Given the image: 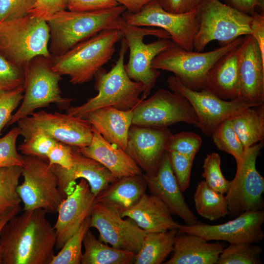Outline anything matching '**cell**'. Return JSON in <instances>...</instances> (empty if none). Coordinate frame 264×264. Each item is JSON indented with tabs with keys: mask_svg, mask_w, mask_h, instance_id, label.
Instances as JSON below:
<instances>
[{
	"mask_svg": "<svg viewBox=\"0 0 264 264\" xmlns=\"http://www.w3.org/2000/svg\"><path fill=\"white\" fill-rule=\"evenodd\" d=\"M42 209L24 211L13 217L0 234L2 264H50L56 235Z\"/></svg>",
	"mask_w": 264,
	"mask_h": 264,
	"instance_id": "cell-1",
	"label": "cell"
},
{
	"mask_svg": "<svg viewBox=\"0 0 264 264\" xmlns=\"http://www.w3.org/2000/svg\"><path fill=\"white\" fill-rule=\"evenodd\" d=\"M127 10L121 5L110 8L79 12L65 10L46 22L50 32L49 50L51 57L61 55L78 44L106 30H119L122 15Z\"/></svg>",
	"mask_w": 264,
	"mask_h": 264,
	"instance_id": "cell-2",
	"label": "cell"
},
{
	"mask_svg": "<svg viewBox=\"0 0 264 264\" xmlns=\"http://www.w3.org/2000/svg\"><path fill=\"white\" fill-rule=\"evenodd\" d=\"M128 49L127 42L123 37L114 65L109 72L101 68L94 76L97 94L80 106L68 108L67 114L85 118L96 110L106 107L133 110L141 101L140 95L144 90L143 85L132 80L125 69L124 59Z\"/></svg>",
	"mask_w": 264,
	"mask_h": 264,
	"instance_id": "cell-3",
	"label": "cell"
},
{
	"mask_svg": "<svg viewBox=\"0 0 264 264\" xmlns=\"http://www.w3.org/2000/svg\"><path fill=\"white\" fill-rule=\"evenodd\" d=\"M122 38L119 30H103L66 53L51 57L52 68L61 76H68L73 85L88 82L111 59L115 44Z\"/></svg>",
	"mask_w": 264,
	"mask_h": 264,
	"instance_id": "cell-4",
	"label": "cell"
},
{
	"mask_svg": "<svg viewBox=\"0 0 264 264\" xmlns=\"http://www.w3.org/2000/svg\"><path fill=\"white\" fill-rule=\"evenodd\" d=\"M119 30L126 40L130 54L125 65L128 76L141 83L144 90L141 100L150 94L160 75L158 69L152 67L154 58L173 43L169 34L163 29L132 25L123 19Z\"/></svg>",
	"mask_w": 264,
	"mask_h": 264,
	"instance_id": "cell-5",
	"label": "cell"
},
{
	"mask_svg": "<svg viewBox=\"0 0 264 264\" xmlns=\"http://www.w3.org/2000/svg\"><path fill=\"white\" fill-rule=\"evenodd\" d=\"M46 22L29 15L0 22V54L24 69L35 58H51Z\"/></svg>",
	"mask_w": 264,
	"mask_h": 264,
	"instance_id": "cell-6",
	"label": "cell"
},
{
	"mask_svg": "<svg viewBox=\"0 0 264 264\" xmlns=\"http://www.w3.org/2000/svg\"><path fill=\"white\" fill-rule=\"evenodd\" d=\"M242 40L240 37L205 52L187 51L173 42L154 58L152 67L173 72L187 87L200 90L208 73L215 64L227 52L238 47Z\"/></svg>",
	"mask_w": 264,
	"mask_h": 264,
	"instance_id": "cell-7",
	"label": "cell"
},
{
	"mask_svg": "<svg viewBox=\"0 0 264 264\" xmlns=\"http://www.w3.org/2000/svg\"><path fill=\"white\" fill-rule=\"evenodd\" d=\"M198 10L199 27L193 43L195 51H203L214 41L223 45L251 34L252 15L219 0H205Z\"/></svg>",
	"mask_w": 264,
	"mask_h": 264,
	"instance_id": "cell-8",
	"label": "cell"
},
{
	"mask_svg": "<svg viewBox=\"0 0 264 264\" xmlns=\"http://www.w3.org/2000/svg\"><path fill=\"white\" fill-rule=\"evenodd\" d=\"M24 94L22 103L7 124L9 126L26 117L40 108L55 103L62 109H67L73 99L64 97L59 83L61 76L52 67L51 58L39 56L24 69Z\"/></svg>",
	"mask_w": 264,
	"mask_h": 264,
	"instance_id": "cell-9",
	"label": "cell"
},
{
	"mask_svg": "<svg viewBox=\"0 0 264 264\" xmlns=\"http://www.w3.org/2000/svg\"><path fill=\"white\" fill-rule=\"evenodd\" d=\"M22 175L23 181L17 191L23 204V210L42 209L57 212L64 198L58 187L57 177L48 162L41 158L23 156Z\"/></svg>",
	"mask_w": 264,
	"mask_h": 264,
	"instance_id": "cell-10",
	"label": "cell"
},
{
	"mask_svg": "<svg viewBox=\"0 0 264 264\" xmlns=\"http://www.w3.org/2000/svg\"><path fill=\"white\" fill-rule=\"evenodd\" d=\"M263 146L264 141H261L244 149L242 161L237 166L236 175L226 193L230 218L264 208V178L256 166Z\"/></svg>",
	"mask_w": 264,
	"mask_h": 264,
	"instance_id": "cell-11",
	"label": "cell"
},
{
	"mask_svg": "<svg viewBox=\"0 0 264 264\" xmlns=\"http://www.w3.org/2000/svg\"><path fill=\"white\" fill-rule=\"evenodd\" d=\"M17 123L20 135L24 139L33 134L42 133L56 141L81 148L88 146L93 136L92 127L88 120L67 113L41 110Z\"/></svg>",
	"mask_w": 264,
	"mask_h": 264,
	"instance_id": "cell-12",
	"label": "cell"
},
{
	"mask_svg": "<svg viewBox=\"0 0 264 264\" xmlns=\"http://www.w3.org/2000/svg\"><path fill=\"white\" fill-rule=\"evenodd\" d=\"M198 10L173 13L164 10L157 0H153L138 13L126 10L122 17L130 25L163 29L169 34L175 44L185 50L193 51L194 38L199 27Z\"/></svg>",
	"mask_w": 264,
	"mask_h": 264,
	"instance_id": "cell-13",
	"label": "cell"
},
{
	"mask_svg": "<svg viewBox=\"0 0 264 264\" xmlns=\"http://www.w3.org/2000/svg\"><path fill=\"white\" fill-rule=\"evenodd\" d=\"M132 112L134 125L167 128L179 122L196 127L198 124V118L189 101L180 94L164 88L141 100Z\"/></svg>",
	"mask_w": 264,
	"mask_h": 264,
	"instance_id": "cell-14",
	"label": "cell"
},
{
	"mask_svg": "<svg viewBox=\"0 0 264 264\" xmlns=\"http://www.w3.org/2000/svg\"><path fill=\"white\" fill-rule=\"evenodd\" d=\"M167 83L172 91L180 94L189 101L198 118L197 127L207 136H211L225 120L247 108L253 107L241 99L226 100L205 89H192L175 75L170 76Z\"/></svg>",
	"mask_w": 264,
	"mask_h": 264,
	"instance_id": "cell-15",
	"label": "cell"
},
{
	"mask_svg": "<svg viewBox=\"0 0 264 264\" xmlns=\"http://www.w3.org/2000/svg\"><path fill=\"white\" fill-rule=\"evenodd\" d=\"M263 210L244 212L227 222L210 225L198 222L192 225H180L178 232L196 235L206 241H223L230 244L258 243L264 238L262 226Z\"/></svg>",
	"mask_w": 264,
	"mask_h": 264,
	"instance_id": "cell-16",
	"label": "cell"
},
{
	"mask_svg": "<svg viewBox=\"0 0 264 264\" xmlns=\"http://www.w3.org/2000/svg\"><path fill=\"white\" fill-rule=\"evenodd\" d=\"M119 213L95 202L90 215V226L97 229L99 239L115 248L136 254L147 232L132 219H123Z\"/></svg>",
	"mask_w": 264,
	"mask_h": 264,
	"instance_id": "cell-17",
	"label": "cell"
},
{
	"mask_svg": "<svg viewBox=\"0 0 264 264\" xmlns=\"http://www.w3.org/2000/svg\"><path fill=\"white\" fill-rule=\"evenodd\" d=\"M172 134L167 128L132 125L129 131L125 152L145 174L154 175Z\"/></svg>",
	"mask_w": 264,
	"mask_h": 264,
	"instance_id": "cell-18",
	"label": "cell"
},
{
	"mask_svg": "<svg viewBox=\"0 0 264 264\" xmlns=\"http://www.w3.org/2000/svg\"><path fill=\"white\" fill-rule=\"evenodd\" d=\"M240 48L237 99L252 106L264 104V58L251 35L242 38Z\"/></svg>",
	"mask_w": 264,
	"mask_h": 264,
	"instance_id": "cell-19",
	"label": "cell"
},
{
	"mask_svg": "<svg viewBox=\"0 0 264 264\" xmlns=\"http://www.w3.org/2000/svg\"><path fill=\"white\" fill-rule=\"evenodd\" d=\"M95 198L87 180L81 179L73 191L63 199L53 226L56 235L57 249H61L84 220L90 216Z\"/></svg>",
	"mask_w": 264,
	"mask_h": 264,
	"instance_id": "cell-20",
	"label": "cell"
},
{
	"mask_svg": "<svg viewBox=\"0 0 264 264\" xmlns=\"http://www.w3.org/2000/svg\"><path fill=\"white\" fill-rule=\"evenodd\" d=\"M72 155L73 165L69 169L57 165L50 166L57 177L58 187L64 198L73 191L78 179L87 180L95 196L117 179L103 165L83 155L74 147Z\"/></svg>",
	"mask_w": 264,
	"mask_h": 264,
	"instance_id": "cell-21",
	"label": "cell"
},
{
	"mask_svg": "<svg viewBox=\"0 0 264 264\" xmlns=\"http://www.w3.org/2000/svg\"><path fill=\"white\" fill-rule=\"evenodd\" d=\"M142 175L151 194L161 199L172 215L179 217L186 225L198 223V219L186 202L174 174L169 152H165L155 175Z\"/></svg>",
	"mask_w": 264,
	"mask_h": 264,
	"instance_id": "cell-22",
	"label": "cell"
},
{
	"mask_svg": "<svg viewBox=\"0 0 264 264\" xmlns=\"http://www.w3.org/2000/svg\"><path fill=\"white\" fill-rule=\"evenodd\" d=\"M92 131L90 144L76 147L78 152L101 164L117 178L143 174L142 170L125 151L109 142L93 127Z\"/></svg>",
	"mask_w": 264,
	"mask_h": 264,
	"instance_id": "cell-23",
	"label": "cell"
},
{
	"mask_svg": "<svg viewBox=\"0 0 264 264\" xmlns=\"http://www.w3.org/2000/svg\"><path fill=\"white\" fill-rule=\"evenodd\" d=\"M166 205L158 197L145 193L131 208L121 214L133 220L147 232H165L177 229L180 224L175 220Z\"/></svg>",
	"mask_w": 264,
	"mask_h": 264,
	"instance_id": "cell-24",
	"label": "cell"
},
{
	"mask_svg": "<svg viewBox=\"0 0 264 264\" xmlns=\"http://www.w3.org/2000/svg\"><path fill=\"white\" fill-rule=\"evenodd\" d=\"M224 245L192 234L178 232L170 258L165 264H217Z\"/></svg>",
	"mask_w": 264,
	"mask_h": 264,
	"instance_id": "cell-25",
	"label": "cell"
},
{
	"mask_svg": "<svg viewBox=\"0 0 264 264\" xmlns=\"http://www.w3.org/2000/svg\"><path fill=\"white\" fill-rule=\"evenodd\" d=\"M132 116V110L106 107L96 110L85 118L107 141L125 151Z\"/></svg>",
	"mask_w": 264,
	"mask_h": 264,
	"instance_id": "cell-26",
	"label": "cell"
},
{
	"mask_svg": "<svg viewBox=\"0 0 264 264\" xmlns=\"http://www.w3.org/2000/svg\"><path fill=\"white\" fill-rule=\"evenodd\" d=\"M240 45L223 55L215 64L208 73L202 89L223 100L237 99Z\"/></svg>",
	"mask_w": 264,
	"mask_h": 264,
	"instance_id": "cell-27",
	"label": "cell"
},
{
	"mask_svg": "<svg viewBox=\"0 0 264 264\" xmlns=\"http://www.w3.org/2000/svg\"><path fill=\"white\" fill-rule=\"evenodd\" d=\"M142 175L117 178L97 195L95 202L121 215L132 207L145 193L147 186Z\"/></svg>",
	"mask_w": 264,
	"mask_h": 264,
	"instance_id": "cell-28",
	"label": "cell"
},
{
	"mask_svg": "<svg viewBox=\"0 0 264 264\" xmlns=\"http://www.w3.org/2000/svg\"><path fill=\"white\" fill-rule=\"evenodd\" d=\"M244 149L264 139V104L247 108L229 118Z\"/></svg>",
	"mask_w": 264,
	"mask_h": 264,
	"instance_id": "cell-29",
	"label": "cell"
},
{
	"mask_svg": "<svg viewBox=\"0 0 264 264\" xmlns=\"http://www.w3.org/2000/svg\"><path fill=\"white\" fill-rule=\"evenodd\" d=\"M176 229L165 232H147L139 251L135 255V264H160L172 252Z\"/></svg>",
	"mask_w": 264,
	"mask_h": 264,
	"instance_id": "cell-30",
	"label": "cell"
},
{
	"mask_svg": "<svg viewBox=\"0 0 264 264\" xmlns=\"http://www.w3.org/2000/svg\"><path fill=\"white\" fill-rule=\"evenodd\" d=\"M85 252L82 264H130L133 262L135 254L109 246L96 239L88 230L83 242Z\"/></svg>",
	"mask_w": 264,
	"mask_h": 264,
	"instance_id": "cell-31",
	"label": "cell"
},
{
	"mask_svg": "<svg viewBox=\"0 0 264 264\" xmlns=\"http://www.w3.org/2000/svg\"><path fill=\"white\" fill-rule=\"evenodd\" d=\"M194 201L197 213L211 221L228 215L226 196L211 188L204 180L198 184L194 194Z\"/></svg>",
	"mask_w": 264,
	"mask_h": 264,
	"instance_id": "cell-32",
	"label": "cell"
},
{
	"mask_svg": "<svg viewBox=\"0 0 264 264\" xmlns=\"http://www.w3.org/2000/svg\"><path fill=\"white\" fill-rule=\"evenodd\" d=\"M22 172L19 166L0 167V216L20 206L17 188Z\"/></svg>",
	"mask_w": 264,
	"mask_h": 264,
	"instance_id": "cell-33",
	"label": "cell"
},
{
	"mask_svg": "<svg viewBox=\"0 0 264 264\" xmlns=\"http://www.w3.org/2000/svg\"><path fill=\"white\" fill-rule=\"evenodd\" d=\"M217 148L232 155L237 166L242 159L244 148L228 118L223 121L211 135Z\"/></svg>",
	"mask_w": 264,
	"mask_h": 264,
	"instance_id": "cell-34",
	"label": "cell"
},
{
	"mask_svg": "<svg viewBox=\"0 0 264 264\" xmlns=\"http://www.w3.org/2000/svg\"><path fill=\"white\" fill-rule=\"evenodd\" d=\"M263 248L252 243L230 244L223 249L217 264H261Z\"/></svg>",
	"mask_w": 264,
	"mask_h": 264,
	"instance_id": "cell-35",
	"label": "cell"
},
{
	"mask_svg": "<svg viewBox=\"0 0 264 264\" xmlns=\"http://www.w3.org/2000/svg\"><path fill=\"white\" fill-rule=\"evenodd\" d=\"M90 216L87 218L77 231L67 241L50 264H81L82 246L84 237L90 227Z\"/></svg>",
	"mask_w": 264,
	"mask_h": 264,
	"instance_id": "cell-36",
	"label": "cell"
},
{
	"mask_svg": "<svg viewBox=\"0 0 264 264\" xmlns=\"http://www.w3.org/2000/svg\"><path fill=\"white\" fill-rule=\"evenodd\" d=\"M202 168V176L208 186L217 192L226 194L231 180H227L222 174L220 155L215 152L208 154L204 160Z\"/></svg>",
	"mask_w": 264,
	"mask_h": 264,
	"instance_id": "cell-37",
	"label": "cell"
},
{
	"mask_svg": "<svg viewBox=\"0 0 264 264\" xmlns=\"http://www.w3.org/2000/svg\"><path fill=\"white\" fill-rule=\"evenodd\" d=\"M202 142V139L198 134L191 132L172 134L167 143L166 151L176 152L194 160Z\"/></svg>",
	"mask_w": 264,
	"mask_h": 264,
	"instance_id": "cell-38",
	"label": "cell"
},
{
	"mask_svg": "<svg viewBox=\"0 0 264 264\" xmlns=\"http://www.w3.org/2000/svg\"><path fill=\"white\" fill-rule=\"evenodd\" d=\"M19 135V129L17 127L0 138V167H22L23 156L18 153L16 148V141Z\"/></svg>",
	"mask_w": 264,
	"mask_h": 264,
	"instance_id": "cell-39",
	"label": "cell"
},
{
	"mask_svg": "<svg viewBox=\"0 0 264 264\" xmlns=\"http://www.w3.org/2000/svg\"><path fill=\"white\" fill-rule=\"evenodd\" d=\"M56 142L45 134L36 133L24 139L18 149L23 156L38 157L47 161V154Z\"/></svg>",
	"mask_w": 264,
	"mask_h": 264,
	"instance_id": "cell-40",
	"label": "cell"
},
{
	"mask_svg": "<svg viewBox=\"0 0 264 264\" xmlns=\"http://www.w3.org/2000/svg\"><path fill=\"white\" fill-rule=\"evenodd\" d=\"M24 69L0 54V90H10L24 86Z\"/></svg>",
	"mask_w": 264,
	"mask_h": 264,
	"instance_id": "cell-41",
	"label": "cell"
},
{
	"mask_svg": "<svg viewBox=\"0 0 264 264\" xmlns=\"http://www.w3.org/2000/svg\"><path fill=\"white\" fill-rule=\"evenodd\" d=\"M23 92L24 86L12 90H0V133L22 100Z\"/></svg>",
	"mask_w": 264,
	"mask_h": 264,
	"instance_id": "cell-42",
	"label": "cell"
},
{
	"mask_svg": "<svg viewBox=\"0 0 264 264\" xmlns=\"http://www.w3.org/2000/svg\"><path fill=\"white\" fill-rule=\"evenodd\" d=\"M169 153L173 172L180 189L184 192L189 187L194 160L176 152Z\"/></svg>",
	"mask_w": 264,
	"mask_h": 264,
	"instance_id": "cell-43",
	"label": "cell"
},
{
	"mask_svg": "<svg viewBox=\"0 0 264 264\" xmlns=\"http://www.w3.org/2000/svg\"><path fill=\"white\" fill-rule=\"evenodd\" d=\"M34 0H0V22L29 15Z\"/></svg>",
	"mask_w": 264,
	"mask_h": 264,
	"instance_id": "cell-44",
	"label": "cell"
},
{
	"mask_svg": "<svg viewBox=\"0 0 264 264\" xmlns=\"http://www.w3.org/2000/svg\"><path fill=\"white\" fill-rule=\"evenodd\" d=\"M68 2L69 0H34L29 15L46 21L54 14L67 10Z\"/></svg>",
	"mask_w": 264,
	"mask_h": 264,
	"instance_id": "cell-45",
	"label": "cell"
},
{
	"mask_svg": "<svg viewBox=\"0 0 264 264\" xmlns=\"http://www.w3.org/2000/svg\"><path fill=\"white\" fill-rule=\"evenodd\" d=\"M72 150V146L57 141L47 154L49 165H57L70 169L73 165Z\"/></svg>",
	"mask_w": 264,
	"mask_h": 264,
	"instance_id": "cell-46",
	"label": "cell"
},
{
	"mask_svg": "<svg viewBox=\"0 0 264 264\" xmlns=\"http://www.w3.org/2000/svg\"><path fill=\"white\" fill-rule=\"evenodd\" d=\"M119 4L115 0H69L67 9L86 12L106 9Z\"/></svg>",
	"mask_w": 264,
	"mask_h": 264,
	"instance_id": "cell-47",
	"label": "cell"
},
{
	"mask_svg": "<svg viewBox=\"0 0 264 264\" xmlns=\"http://www.w3.org/2000/svg\"><path fill=\"white\" fill-rule=\"evenodd\" d=\"M205 0H157L165 10L176 14L197 10Z\"/></svg>",
	"mask_w": 264,
	"mask_h": 264,
	"instance_id": "cell-48",
	"label": "cell"
},
{
	"mask_svg": "<svg viewBox=\"0 0 264 264\" xmlns=\"http://www.w3.org/2000/svg\"><path fill=\"white\" fill-rule=\"evenodd\" d=\"M250 25L251 35L254 38L260 48L262 57L264 58V11H256L252 15Z\"/></svg>",
	"mask_w": 264,
	"mask_h": 264,
	"instance_id": "cell-49",
	"label": "cell"
},
{
	"mask_svg": "<svg viewBox=\"0 0 264 264\" xmlns=\"http://www.w3.org/2000/svg\"><path fill=\"white\" fill-rule=\"evenodd\" d=\"M227 5L245 13L252 15L264 11V0H226Z\"/></svg>",
	"mask_w": 264,
	"mask_h": 264,
	"instance_id": "cell-50",
	"label": "cell"
},
{
	"mask_svg": "<svg viewBox=\"0 0 264 264\" xmlns=\"http://www.w3.org/2000/svg\"><path fill=\"white\" fill-rule=\"evenodd\" d=\"M153 0H115L120 5L124 6L127 10L132 13L139 12L146 5Z\"/></svg>",
	"mask_w": 264,
	"mask_h": 264,
	"instance_id": "cell-51",
	"label": "cell"
},
{
	"mask_svg": "<svg viewBox=\"0 0 264 264\" xmlns=\"http://www.w3.org/2000/svg\"><path fill=\"white\" fill-rule=\"evenodd\" d=\"M21 211V207L18 206L8 213L3 215L0 220V234L4 225L10 220L13 217L17 215ZM0 264H2L1 258L0 255Z\"/></svg>",
	"mask_w": 264,
	"mask_h": 264,
	"instance_id": "cell-52",
	"label": "cell"
},
{
	"mask_svg": "<svg viewBox=\"0 0 264 264\" xmlns=\"http://www.w3.org/2000/svg\"><path fill=\"white\" fill-rule=\"evenodd\" d=\"M2 216H0V219H1V218Z\"/></svg>",
	"mask_w": 264,
	"mask_h": 264,
	"instance_id": "cell-53",
	"label": "cell"
}]
</instances>
